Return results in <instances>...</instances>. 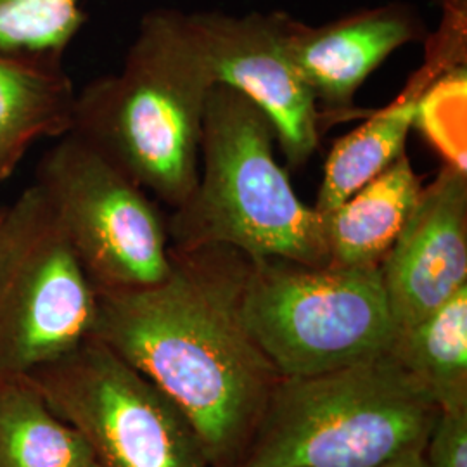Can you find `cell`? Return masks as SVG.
<instances>
[{"mask_svg": "<svg viewBox=\"0 0 467 467\" xmlns=\"http://www.w3.org/2000/svg\"><path fill=\"white\" fill-rule=\"evenodd\" d=\"M170 256L161 283L98 293L92 336L181 409L212 466L231 467L279 381L243 318L250 256L225 244Z\"/></svg>", "mask_w": 467, "mask_h": 467, "instance_id": "obj_1", "label": "cell"}, {"mask_svg": "<svg viewBox=\"0 0 467 467\" xmlns=\"http://www.w3.org/2000/svg\"><path fill=\"white\" fill-rule=\"evenodd\" d=\"M212 87L185 13L152 9L140 19L119 71L77 92L71 134L175 210L198 182Z\"/></svg>", "mask_w": 467, "mask_h": 467, "instance_id": "obj_2", "label": "cell"}, {"mask_svg": "<svg viewBox=\"0 0 467 467\" xmlns=\"http://www.w3.org/2000/svg\"><path fill=\"white\" fill-rule=\"evenodd\" d=\"M274 144V125L254 102L213 85L202 117L198 182L167 217L170 248L225 244L250 258L329 265L322 213L296 196Z\"/></svg>", "mask_w": 467, "mask_h": 467, "instance_id": "obj_3", "label": "cell"}, {"mask_svg": "<svg viewBox=\"0 0 467 467\" xmlns=\"http://www.w3.org/2000/svg\"><path fill=\"white\" fill-rule=\"evenodd\" d=\"M440 414L383 351L306 378L279 379L234 467H378L424 451Z\"/></svg>", "mask_w": 467, "mask_h": 467, "instance_id": "obj_4", "label": "cell"}, {"mask_svg": "<svg viewBox=\"0 0 467 467\" xmlns=\"http://www.w3.org/2000/svg\"><path fill=\"white\" fill-rule=\"evenodd\" d=\"M241 306L279 379L366 360L388 351L395 336L379 267L250 258Z\"/></svg>", "mask_w": 467, "mask_h": 467, "instance_id": "obj_5", "label": "cell"}, {"mask_svg": "<svg viewBox=\"0 0 467 467\" xmlns=\"http://www.w3.org/2000/svg\"><path fill=\"white\" fill-rule=\"evenodd\" d=\"M34 184L98 293L142 289L167 277V217L150 192L80 137L69 132L46 150Z\"/></svg>", "mask_w": 467, "mask_h": 467, "instance_id": "obj_6", "label": "cell"}, {"mask_svg": "<svg viewBox=\"0 0 467 467\" xmlns=\"http://www.w3.org/2000/svg\"><path fill=\"white\" fill-rule=\"evenodd\" d=\"M98 291L32 184L0 231V374H28L92 337Z\"/></svg>", "mask_w": 467, "mask_h": 467, "instance_id": "obj_7", "label": "cell"}, {"mask_svg": "<svg viewBox=\"0 0 467 467\" xmlns=\"http://www.w3.org/2000/svg\"><path fill=\"white\" fill-rule=\"evenodd\" d=\"M26 376L99 467H213L181 409L94 336Z\"/></svg>", "mask_w": 467, "mask_h": 467, "instance_id": "obj_8", "label": "cell"}, {"mask_svg": "<svg viewBox=\"0 0 467 467\" xmlns=\"http://www.w3.org/2000/svg\"><path fill=\"white\" fill-rule=\"evenodd\" d=\"M295 17L274 13L231 16L185 13V25L213 85L254 102L274 125L285 163L310 161L326 134L322 115L289 49Z\"/></svg>", "mask_w": 467, "mask_h": 467, "instance_id": "obj_9", "label": "cell"}, {"mask_svg": "<svg viewBox=\"0 0 467 467\" xmlns=\"http://www.w3.org/2000/svg\"><path fill=\"white\" fill-rule=\"evenodd\" d=\"M379 272L395 333L467 287V171L443 165L422 187Z\"/></svg>", "mask_w": 467, "mask_h": 467, "instance_id": "obj_10", "label": "cell"}, {"mask_svg": "<svg viewBox=\"0 0 467 467\" xmlns=\"http://www.w3.org/2000/svg\"><path fill=\"white\" fill-rule=\"evenodd\" d=\"M426 36L418 13L400 2L360 9L322 26L293 19L289 49L327 130L355 115V94L368 75L401 46Z\"/></svg>", "mask_w": 467, "mask_h": 467, "instance_id": "obj_11", "label": "cell"}, {"mask_svg": "<svg viewBox=\"0 0 467 467\" xmlns=\"http://www.w3.org/2000/svg\"><path fill=\"white\" fill-rule=\"evenodd\" d=\"M466 47L467 0H445L441 23L428 36L424 67L397 99L368 113L358 129L334 142L314 204L317 212L333 210L405 152L424 94L445 71L466 63Z\"/></svg>", "mask_w": 467, "mask_h": 467, "instance_id": "obj_12", "label": "cell"}, {"mask_svg": "<svg viewBox=\"0 0 467 467\" xmlns=\"http://www.w3.org/2000/svg\"><path fill=\"white\" fill-rule=\"evenodd\" d=\"M75 104L63 57L0 49V182L35 144L71 132Z\"/></svg>", "mask_w": 467, "mask_h": 467, "instance_id": "obj_13", "label": "cell"}, {"mask_svg": "<svg viewBox=\"0 0 467 467\" xmlns=\"http://www.w3.org/2000/svg\"><path fill=\"white\" fill-rule=\"evenodd\" d=\"M422 191L407 152L333 210L322 213L334 267H379Z\"/></svg>", "mask_w": 467, "mask_h": 467, "instance_id": "obj_14", "label": "cell"}, {"mask_svg": "<svg viewBox=\"0 0 467 467\" xmlns=\"http://www.w3.org/2000/svg\"><path fill=\"white\" fill-rule=\"evenodd\" d=\"M96 464L84 436L49 407L26 374H0V467Z\"/></svg>", "mask_w": 467, "mask_h": 467, "instance_id": "obj_15", "label": "cell"}, {"mask_svg": "<svg viewBox=\"0 0 467 467\" xmlns=\"http://www.w3.org/2000/svg\"><path fill=\"white\" fill-rule=\"evenodd\" d=\"M388 351L440 410L467 409V287L395 333Z\"/></svg>", "mask_w": 467, "mask_h": 467, "instance_id": "obj_16", "label": "cell"}, {"mask_svg": "<svg viewBox=\"0 0 467 467\" xmlns=\"http://www.w3.org/2000/svg\"><path fill=\"white\" fill-rule=\"evenodd\" d=\"M85 21L80 0H0V49L63 57Z\"/></svg>", "mask_w": 467, "mask_h": 467, "instance_id": "obj_17", "label": "cell"}, {"mask_svg": "<svg viewBox=\"0 0 467 467\" xmlns=\"http://www.w3.org/2000/svg\"><path fill=\"white\" fill-rule=\"evenodd\" d=\"M466 63L451 67L420 100L414 129L428 137L445 158V165L466 167Z\"/></svg>", "mask_w": 467, "mask_h": 467, "instance_id": "obj_18", "label": "cell"}, {"mask_svg": "<svg viewBox=\"0 0 467 467\" xmlns=\"http://www.w3.org/2000/svg\"><path fill=\"white\" fill-rule=\"evenodd\" d=\"M422 455L428 467H467V409L440 410Z\"/></svg>", "mask_w": 467, "mask_h": 467, "instance_id": "obj_19", "label": "cell"}, {"mask_svg": "<svg viewBox=\"0 0 467 467\" xmlns=\"http://www.w3.org/2000/svg\"><path fill=\"white\" fill-rule=\"evenodd\" d=\"M378 467H428L422 451H409Z\"/></svg>", "mask_w": 467, "mask_h": 467, "instance_id": "obj_20", "label": "cell"}, {"mask_svg": "<svg viewBox=\"0 0 467 467\" xmlns=\"http://www.w3.org/2000/svg\"><path fill=\"white\" fill-rule=\"evenodd\" d=\"M4 217H5V206L0 208V231H2V223H4Z\"/></svg>", "mask_w": 467, "mask_h": 467, "instance_id": "obj_21", "label": "cell"}, {"mask_svg": "<svg viewBox=\"0 0 467 467\" xmlns=\"http://www.w3.org/2000/svg\"><path fill=\"white\" fill-rule=\"evenodd\" d=\"M87 467H99V466H98V464H90V466H87Z\"/></svg>", "mask_w": 467, "mask_h": 467, "instance_id": "obj_22", "label": "cell"}, {"mask_svg": "<svg viewBox=\"0 0 467 467\" xmlns=\"http://www.w3.org/2000/svg\"><path fill=\"white\" fill-rule=\"evenodd\" d=\"M231 467H234V466H231Z\"/></svg>", "mask_w": 467, "mask_h": 467, "instance_id": "obj_23", "label": "cell"}]
</instances>
